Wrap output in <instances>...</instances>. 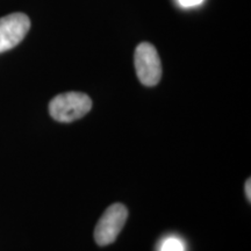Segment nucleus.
<instances>
[{
  "instance_id": "obj_1",
  "label": "nucleus",
  "mask_w": 251,
  "mask_h": 251,
  "mask_svg": "<svg viewBox=\"0 0 251 251\" xmlns=\"http://www.w3.org/2000/svg\"><path fill=\"white\" fill-rule=\"evenodd\" d=\"M92 108V100L81 92H67L56 96L49 103V113L58 122H72L83 118Z\"/></svg>"
},
{
  "instance_id": "obj_2",
  "label": "nucleus",
  "mask_w": 251,
  "mask_h": 251,
  "mask_svg": "<svg viewBox=\"0 0 251 251\" xmlns=\"http://www.w3.org/2000/svg\"><path fill=\"white\" fill-rule=\"evenodd\" d=\"M127 218V207L122 203H113L107 207L94 229V240L97 244L105 247L114 242L124 228Z\"/></svg>"
},
{
  "instance_id": "obj_3",
  "label": "nucleus",
  "mask_w": 251,
  "mask_h": 251,
  "mask_svg": "<svg viewBox=\"0 0 251 251\" xmlns=\"http://www.w3.org/2000/svg\"><path fill=\"white\" fill-rule=\"evenodd\" d=\"M135 69L144 86H155L162 77V64L155 47L148 42L140 43L135 50Z\"/></svg>"
},
{
  "instance_id": "obj_4",
  "label": "nucleus",
  "mask_w": 251,
  "mask_h": 251,
  "mask_svg": "<svg viewBox=\"0 0 251 251\" xmlns=\"http://www.w3.org/2000/svg\"><path fill=\"white\" fill-rule=\"evenodd\" d=\"M29 28V18L24 13L0 18V54L17 47L27 35Z\"/></svg>"
},
{
  "instance_id": "obj_5",
  "label": "nucleus",
  "mask_w": 251,
  "mask_h": 251,
  "mask_svg": "<svg viewBox=\"0 0 251 251\" xmlns=\"http://www.w3.org/2000/svg\"><path fill=\"white\" fill-rule=\"evenodd\" d=\"M161 251H184V246L180 240L176 237H170L164 241Z\"/></svg>"
},
{
  "instance_id": "obj_6",
  "label": "nucleus",
  "mask_w": 251,
  "mask_h": 251,
  "mask_svg": "<svg viewBox=\"0 0 251 251\" xmlns=\"http://www.w3.org/2000/svg\"><path fill=\"white\" fill-rule=\"evenodd\" d=\"M203 0H178V4L184 8H190V7H196L202 4Z\"/></svg>"
},
{
  "instance_id": "obj_7",
  "label": "nucleus",
  "mask_w": 251,
  "mask_h": 251,
  "mask_svg": "<svg viewBox=\"0 0 251 251\" xmlns=\"http://www.w3.org/2000/svg\"><path fill=\"white\" fill-rule=\"evenodd\" d=\"M246 196H247V199L248 201H251V180L250 178L246 181Z\"/></svg>"
}]
</instances>
